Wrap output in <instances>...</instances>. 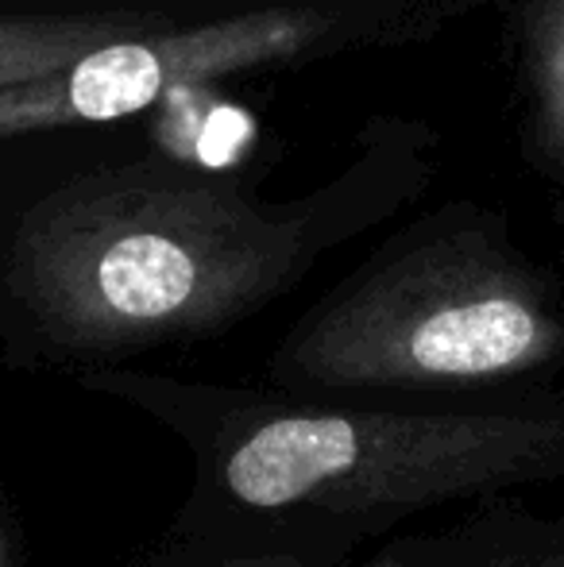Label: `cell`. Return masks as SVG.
Instances as JSON below:
<instances>
[{
    "label": "cell",
    "instance_id": "3",
    "mask_svg": "<svg viewBox=\"0 0 564 567\" xmlns=\"http://www.w3.org/2000/svg\"><path fill=\"white\" fill-rule=\"evenodd\" d=\"M495 0H240L209 20H163L0 90V140L116 124L197 85L441 35Z\"/></svg>",
    "mask_w": 564,
    "mask_h": 567
},
{
    "label": "cell",
    "instance_id": "7",
    "mask_svg": "<svg viewBox=\"0 0 564 567\" xmlns=\"http://www.w3.org/2000/svg\"><path fill=\"white\" fill-rule=\"evenodd\" d=\"M225 567H294V560H240V564H225Z\"/></svg>",
    "mask_w": 564,
    "mask_h": 567
},
{
    "label": "cell",
    "instance_id": "5",
    "mask_svg": "<svg viewBox=\"0 0 564 567\" xmlns=\"http://www.w3.org/2000/svg\"><path fill=\"white\" fill-rule=\"evenodd\" d=\"M174 20L163 0H109L66 8H4L0 12V90L47 78L82 54L132 31Z\"/></svg>",
    "mask_w": 564,
    "mask_h": 567
},
{
    "label": "cell",
    "instance_id": "4",
    "mask_svg": "<svg viewBox=\"0 0 564 567\" xmlns=\"http://www.w3.org/2000/svg\"><path fill=\"white\" fill-rule=\"evenodd\" d=\"M564 429L537 413H290L256 425L221 478L248 509H376L545 475Z\"/></svg>",
    "mask_w": 564,
    "mask_h": 567
},
{
    "label": "cell",
    "instance_id": "2",
    "mask_svg": "<svg viewBox=\"0 0 564 567\" xmlns=\"http://www.w3.org/2000/svg\"><path fill=\"white\" fill-rule=\"evenodd\" d=\"M561 343L557 306L503 220L452 205L309 313L283 359L317 386H452L526 374Z\"/></svg>",
    "mask_w": 564,
    "mask_h": 567
},
{
    "label": "cell",
    "instance_id": "8",
    "mask_svg": "<svg viewBox=\"0 0 564 567\" xmlns=\"http://www.w3.org/2000/svg\"><path fill=\"white\" fill-rule=\"evenodd\" d=\"M514 567H564V553H561V556H550V560H545V556H537V560H530V564H514Z\"/></svg>",
    "mask_w": 564,
    "mask_h": 567
},
{
    "label": "cell",
    "instance_id": "6",
    "mask_svg": "<svg viewBox=\"0 0 564 567\" xmlns=\"http://www.w3.org/2000/svg\"><path fill=\"white\" fill-rule=\"evenodd\" d=\"M526 151L564 197V0L514 4Z\"/></svg>",
    "mask_w": 564,
    "mask_h": 567
},
{
    "label": "cell",
    "instance_id": "1",
    "mask_svg": "<svg viewBox=\"0 0 564 567\" xmlns=\"http://www.w3.org/2000/svg\"><path fill=\"white\" fill-rule=\"evenodd\" d=\"M410 132L379 124L352 171L301 205H264L221 174L158 158L82 174L23 213L8 290L70 351H136L221 329L294 282L329 217L422 158Z\"/></svg>",
    "mask_w": 564,
    "mask_h": 567
},
{
    "label": "cell",
    "instance_id": "9",
    "mask_svg": "<svg viewBox=\"0 0 564 567\" xmlns=\"http://www.w3.org/2000/svg\"><path fill=\"white\" fill-rule=\"evenodd\" d=\"M0 567H12V545H8L4 533H0Z\"/></svg>",
    "mask_w": 564,
    "mask_h": 567
}]
</instances>
